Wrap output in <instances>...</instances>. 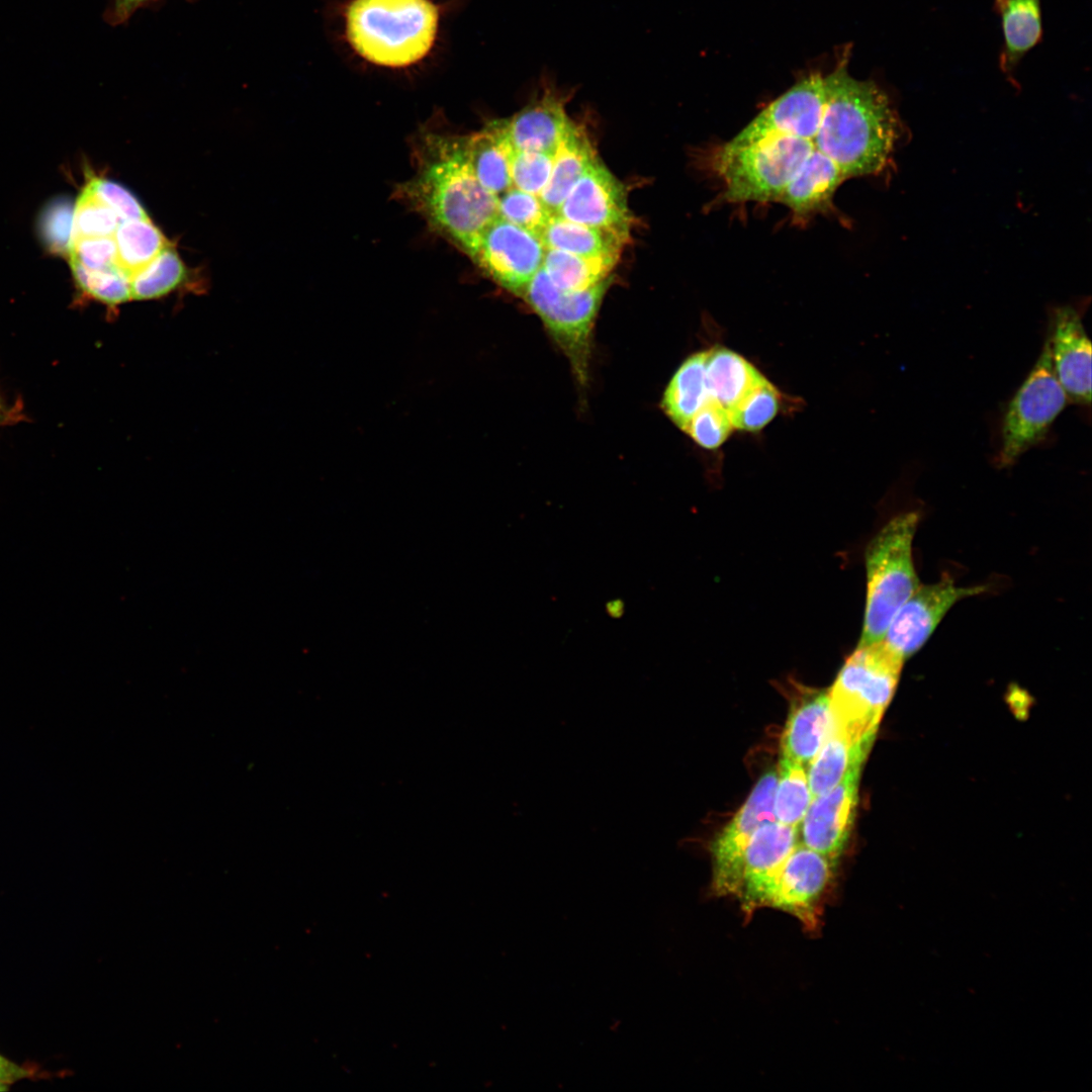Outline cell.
I'll return each instance as SVG.
<instances>
[{
  "instance_id": "obj_18",
  "label": "cell",
  "mask_w": 1092,
  "mask_h": 1092,
  "mask_svg": "<svg viewBox=\"0 0 1092 1092\" xmlns=\"http://www.w3.org/2000/svg\"><path fill=\"white\" fill-rule=\"evenodd\" d=\"M833 727L828 691L806 695L788 717L782 736V754L807 767Z\"/></svg>"
},
{
  "instance_id": "obj_3",
  "label": "cell",
  "mask_w": 1092,
  "mask_h": 1092,
  "mask_svg": "<svg viewBox=\"0 0 1092 1092\" xmlns=\"http://www.w3.org/2000/svg\"><path fill=\"white\" fill-rule=\"evenodd\" d=\"M438 25L439 10L431 0H353L345 13L353 50L387 68L422 61L435 43Z\"/></svg>"
},
{
  "instance_id": "obj_7",
  "label": "cell",
  "mask_w": 1092,
  "mask_h": 1092,
  "mask_svg": "<svg viewBox=\"0 0 1092 1092\" xmlns=\"http://www.w3.org/2000/svg\"><path fill=\"white\" fill-rule=\"evenodd\" d=\"M1069 402L1055 374L1045 336L1036 362L1004 412L996 456L998 466L1013 465L1026 451L1041 442Z\"/></svg>"
},
{
  "instance_id": "obj_39",
  "label": "cell",
  "mask_w": 1092,
  "mask_h": 1092,
  "mask_svg": "<svg viewBox=\"0 0 1092 1092\" xmlns=\"http://www.w3.org/2000/svg\"><path fill=\"white\" fill-rule=\"evenodd\" d=\"M147 1L149 0H113L106 10L105 19L111 25L122 24Z\"/></svg>"
},
{
  "instance_id": "obj_24",
  "label": "cell",
  "mask_w": 1092,
  "mask_h": 1092,
  "mask_svg": "<svg viewBox=\"0 0 1092 1092\" xmlns=\"http://www.w3.org/2000/svg\"><path fill=\"white\" fill-rule=\"evenodd\" d=\"M707 351L687 358L671 377L661 405L666 416L685 430L695 414L711 398L708 393L705 361Z\"/></svg>"
},
{
  "instance_id": "obj_31",
  "label": "cell",
  "mask_w": 1092,
  "mask_h": 1092,
  "mask_svg": "<svg viewBox=\"0 0 1092 1092\" xmlns=\"http://www.w3.org/2000/svg\"><path fill=\"white\" fill-rule=\"evenodd\" d=\"M69 261L75 281L92 298L111 306L131 301L130 280L117 266L88 270Z\"/></svg>"
},
{
  "instance_id": "obj_11",
  "label": "cell",
  "mask_w": 1092,
  "mask_h": 1092,
  "mask_svg": "<svg viewBox=\"0 0 1092 1092\" xmlns=\"http://www.w3.org/2000/svg\"><path fill=\"white\" fill-rule=\"evenodd\" d=\"M833 866L823 854L798 842L777 875L763 908L781 910L794 916L805 928L816 930Z\"/></svg>"
},
{
  "instance_id": "obj_14",
  "label": "cell",
  "mask_w": 1092,
  "mask_h": 1092,
  "mask_svg": "<svg viewBox=\"0 0 1092 1092\" xmlns=\"http://www.w3.org/2000/svg\"><path fill=\"white\" fill-rule=\"evenodd\" d=\"M863 761L855 760L834 788L813 798L800 823L802 843L832 862L839 858L850 833Z\"/></svg>"
},
{
  "instance_id": "obj_26",
  "label": "cell",
  "mask_w": 1092,
  "mask_h": 1092,
  "mask_svg": "<svg viewBox=\"0 0 1092 1092\" xmlns=\"http://www.w3.org/2000/svg\"><path fill=\"white\" fill-rule=\"evenodd\" d=\"M113 238L116 265L130 281L169 246L149 216L120 221Z\"/></svg>"
},
{
  "instance_id": "obj_17",
  "label": "cell",
  "mask_w": 1092,
  "mask_h": 1092,
  "mask_svg": "<svg viewBox=\"0 0 1092 1092\" xmlns=\"http://www.w3.org/2000/svg\"><path fill=\"white\" fill-rule=\"evenodd\" d=\"M567 98L546 80L539 96L513 116L500 119L512 149L554 155L571 122L565 109Z\"/></svg>"
},
{
  "instance_id": "obj_15",
  "label": "cell",
  "mask_w": 1092,
  "mask_h": 1092,
  "mask_svg": "<svg viewBox=\"0 0 1092 1092\" xmlns=\"http://www.w3.org/2000/svg\"><path fill=\"white\" fill-rule=\"evenodd\" d=\"M1046 338L1055 374L1069 401L1091 402V342L1076 308H1055L1050 315Z\"/></svg>"
},
{
  "instance_id": "obj_1",
  "label": "cell",
  "mask_w": 1092,
  "mask_h": 1092,
  "mask_svg": "<svg viewBox=\"0 0 1092 1092\" xmlns=\"http://www.w3.org/2000/svg\"><path fill=\"white\" fill-rule=\"evenodd\" d=\"M414 157L415 173L396 187V198L470 256L497 217L498 196L477 180L464 136L427 131L419 136Z\"/></svg>"
},
{
  "instance_id": "obj_5",
  "label": "cell",
  "mask_w": 1092,
  "mask_h": 1092,
  "mask_svg": "<svg viewBox=\"0 0 1092 1092\" xmlns=\"http://www.w3.org/2000/svg\"><path fill=\"white\" fill-rule=\"evenodd\" d=\"M904 660L884 641L858 646L828 691L833 726L852 743L873 741Z\"/></svg>"
},
{
  "instance_id": "obj_28",
  "label": "cell",
  "mask_w": 1092,
  "mask_h": 1092,
  "mask_svg": "<svg viewBox=\"0 0 1092 1092\" xmlns=\"http://www.w3.org/2000/svg\"><path fill=\"white\" fill-rule=\"evenodd\" d=\"M811 801L806 767L782 754L774 794L776 821L798 828Z\"/></svg>"
},
{
  "instance_id": "obj_33",
  "label": "cell",
  "mask_w": 1092,
  "mask_h": 1092,
  "mask_svg": "<svg viewBox=\"0 0 1092 1092\" xmlns=\"http://www.w3.org/2000/svg\"><path fill=\"white\" fill-rule=\"evenodd\" d=\"M551 215L538 195L515 187L498 195L497 216L539 236Z\"/></svg>"
},
{
  "instance_id": "obj_13",
  "label": "cell",
  "mask_w": 1092,
  "mask_h": 1092,
  "mask_svg": "<svg viewBox=\"0 0 1092 1092\" xmlns=\"http://www.w3.org/2000/svg\"><path fill=\"white\" fill-rule=\"evenodd\" d=\"M555 214L609 232L626 243L630 240L633 216L625 188L598 158L574 184Z\"/></svg>"
},
{
  "instance_id": "obj_16",
  "label": "cell",
  "mask_w": 1092,
  "mask_h": 1092,
  "mask_svg": "<svg viewBox=\"0 0 1092 1092\" xmlns=\"http://www.w3.org/2000/svg\"><path fill=\"white\" fill-rule=\"evenodd\" d=\"M798 843V828L777 821L763 824L749 839L741 862L739 899L745 914L763 908L765 897Z\"/></svg>"
},
{
  "instance_id": "obj_38",
  "label": "cell",
  "mask_w": 1092,
  "mask_h": 1092,
  "mask_svg": "<svg viewBox=\"0 0 1092 1092\" xmlns=\"http://www.w3.org/2000/svg\"><path fill=\"white\" fill-rule=\"evenodd\" d=\"M86 186L111 208L121 221L148 217L134 196L119 184L104 178L93 177Z\"/></svg>"
},
{
  "instance_id": "obj_12",
  "label": "cell",
  "mask_w": 1092,
  "mask_h": 1092,
  "mask_svg": "<svg viewBox=\"0 0 1092 1092\" xmlns=\"http://www.w3.org/2000/svg\"><path fill=\"white\" fill-rule=\"evenodd\" d=\"M985 590L984 585L959 586L948 575L920 584L893 617L884 643L905 661L925 644L954 604Z\"/></svg>"
},
{
  "instance_id": "obj_32",
  "label": "cell",
  "mask_w": 1092,
  "mask_h": 1092,
  "mask_svg": "<svg viewBox=\"0 0 1092 1092\" xmlns=\"http://www.w3.org/2000/svg\"><path fill=\"white\" fill-rule=\"evenodd\" d=\"M121 220L85 186L74 205L71 240L113 237Z\"/></svg>"
},
{
  "instance_id": "obj_2",
  "label": "cell",
  "mask_w": 1092,
  "mask_h": 1092,
  "mask_svg": "<svg viewBox=\"0 0 1092 1092\" xmlns=\"http://www.w3.org/2000/svg\"><path fill=\"white\" fill-rule=\"evenodd\" d=\"M850 47L841 50L824 75L825 101L814 143L845 179L875 175L890 162L901 122L887 92L874 80L848 71Z\"/></svg>"
},
{
  "instance_id": "obj_42",
  "label": "cell",
  "mask_w": 1092,
  "mask_h": 1092,
  "mask_svg": "<svg viewBox=\"0 0 1092 1092\" xmlns=\"http://www.w3.org/2000/svg\"><path fill=\"white\" fill-rule=\"evenodd\" d=\"M7 1090H8V1086L6 1084L0 1082V1092L7 1091Z\"/></svg>"
},
{
  "instance_id": "obj_37",
  "label": "cell",
  "mask_w": 1092,
  "mask_h": 1092,
  "mask_svg": "<svg viewBox=\"0 0 1092 1092\" xmlns=\"http://www.w3.org/2000/svg\"><path fill=\"white\" fill-rule=\"evenodd\" d=\"M69 260L88 270H104L116 265V245L113 237L80 238L71 240Z\"/></svg>"
},
{
  "instance_id": "obj_4",
  "label": "cell",
  "mask_w": 1092,
  "mask_h": 1092,
  "mask_svg": "<svg viewBox=\"0 0 1092 1092\" xmlns=\"http://www.w3.org/2000/svg\"><path fill=\"white\" fill-rule=\"evenodd\" d=\"M822 154L813 139L766 133L745 144L717 148L713 169L729 202H780L812 156Z\"/></svg>"
},
{
  "instance_id": "obj_23",
  "label": "cell",
  "mask_w": 1092,
  "mask_h": 1092,
  "mask_svg": "<svg viewBox=\"0 0 1092 1092\" xmlns=\"http://www.w3.org/2000/svg\"><path fill=\"white\" fill-rule=\"evenodd\" d=\"M546 248L574 255L618 261L626 244L619 237L552 214L540 233Z\"/></svg>"
},
{
  "instance_id": "obj_41",
  "label": "cell",
  "mask_w": 1092,
  "mask_h": 1092,
  "mask_svg": "<svg viewBox=\"0 0 1092 1092\" xmlns=\"http://www.w3.org/2000/svg\"><path fill=\"white\" fill-rule=\"evenodd\" d=\"M5 414H6V413H5V410H4V406H3V403L1 402V399H0V424H1V422H2L3 420H4V418H5Z\"/></svg>"
},
{
  "instance_id": "obj_40",
  "label": "cell",
  "mask_w": 1092,
  "mask_h": 1092,
  "mask_svg": "<svg viewBox=\"0 0 1092 1092\" xmlns=\"http://www.w3.org/2000/svg\"><path fill=\"white\" fill-rule=\"evenodd\" d=\"M31 1076V1072L0 1054V1082L13 1084Z\"/></svg>"
},
{
  "instance_id": "obj_9",
  "label": "cell",
  "mask_w": 1092,
  "mask_h": 1092,
  "mask_svg": "<svg viewBox=\"0 0 1092 1092\" xmlns=\"http://www.w3.org/2000/svg\"><path fill=\"white\" fill-rule=\"evenodd\" d=\"M545 250L538 234L497 216L481 233L469 257L494 282L521 295L542 268Z\"/></svg>"
},
{
  "instance_id": "obj_27",
  "label": "cell",
  "mask_w": 1092,
  "mask_h": 1092,
  "mask_svg": "<svg viewBox=\"0 0 1092 1092\" xmlns=\"http://www.w3.org/2000/svg\"><path fill=\"white\" fill-rule=\"evenodd\" d=\"M616 264V260L582 257L546 248L542 268L559 288L584 290L608 279Z\"/></svg>"
},
{
  "instance_id": "obj_10",
  "label": "cell",
  "mask_w": 1092,
  "mask_h": 1092,
  "mask_svg": "<svg viewBox=\"0 0 1092 1092\" xmlns=\"http://www.w3.org/2000/svg\"><path fill=\"white\" fill-rule=\"evenodd\" d=\"M776 769L766 770L746 802L711 844L712 889L718 896L737 897L745 847L757 828L775 822Z\"/></svg>"
},
{
  "instance_id": "obj_36",
  "label": "cell",
  "mask_w": 1092,
  "mask_h": 1092,
  "mask_svg": "<svg viewBox=\"0 0 1092 1092\" xmlns=\"http://www.w3.org/2000/svg\"><path fill=\"white\" fill-rule=\"evenodd\" d=\"M74 205L63 198L48 205L41 215L40 229L49 250L68 255L72 237Z\"/></svg>"
},
{
  "instance_id": "obj_19",
  "label": "cell",
  "mask_w": 1092,
  "mask_h": 1092,
  "mask_svg": "<svg viewBox=\"0 0 1092 1092\" xmlns=\"http://www.w3.org/2000/svg\"><path fill=\"white\" fill-rule=\"evenodd\" d=\"M994 10L1001 19L1004 38L999 67L1014 81L1020 61L1042 39L1040 0H994Z\"/></svg>"
},
{
  "instance_id": "obj_20",
  "label": "cell",
  "mask_w": 1092,
  "mask_h": 1092,
  "mask_svg": "<svg viewBox=\"0 0 1092 1092\" xmlns=\"http://www.w3.org/2000/svg\"><path fill=\"white\" fill-rule=\"evenodd\" d=\"M597 158L584 128L571 120L553 156L549 180L539 195L552 214Z\"/></svg>"
},
{
  "instance_id": "obj_22",
  "label": "cell",
  "mask_w": 1092,
  "mask_h": 1092,
  "mask_svg": "<svg viewBox=\"0 0 1092 1092\" xmlns=\"http://www.w3.org/2000/svg\"><path fill=\"white\" fill-rule=\"evenodd\" d=\"M705 374L709 396L729 412L765 378L744 357L723 347L707 350Z\"/></svg>"
},
{
  "instance_id": "obj_6",
  "label": "cell",
  "mask_w": 1092,
  "mask_h": 1092,
  "mask_svg": "<svg viewBox=\"0 0 1092 1092\" xmlns=\"http://www.w3.org/2000/svg\"><path fill=\"white\" fill-rule=\"evenodd\" d=\"M918 522V513H902L868 545L867 602L858 646L882 641L897 611L920 585L912 556Z\"/></svg>"
},
{
  "instance_id": "obj_35",
  "label": "cell",
  "mask_w": 1092,
  "mask_h": 1092,
  "mask_svg": "<svg viewBox=\"0 0 1092 1092\" xmlns=\"http://www.w3.org/2000/svg\"><path fill=\"white\" fill-rule=\"evenodd\" d=\"M552 154L535 151H514L511 158L512 187L540 195L552 169Z\"/></svg>"
},
{
  "instance_id": "obj_21",
  "label": "cell",
  "mask_w": 1092,
  "mask_h": 1092,
  "mask_svg": "<svg viewBox=\"0 0 1092 1092\" xmlns=\"http://www.w3.org/2000/svg\"><path fill=\"white\" fill-rule=\"evenodd\" d=\"M465 149L480 184L495 195L512 187L511 158L514 153L502 120H492L467 136Z\"/></svg>"
},
{
  "instance_id": "obj_8",
  "label": "cell",
  "mask_w": 1092,
  "mask_h": 1092,
  "mask_svg": "<svg viewBox=\"0 0 1092 1092\" xmlns=\"http://www.w3.org/2000/svg\"><path fill=\"white\" fill-rule=\"evenodd\" d=\"M611 281L609 277L584 290H564L541 268L521 293L564 351L580 382L586 381L592 331Z\"/></svg>"
},
{
  "instance_id": "obj_25",
  "label": "cell",
  "mask_w": 1092,
  "mask_h": 1092,
  "mask_svg": "<svg viewBox=\"0 0 1092 1092\" xmlns=\"http://www.w3.org/2000/svg\"><path fill=\"white\" fill-rule=\"evenodd\" d=\"M873 741L852 743L843 733L832 727L826 741L808 765V782L812 799L834 788L851 764L866 756Z\"/></svg>"
},
{
  "instance_id": "obj_30",
  "label": "cell",
  "mask_w": 1092,
  "mask_h": 1092,
  "mask_svg": "<svg viewBox=\"0 0 1092 1092\" xmlns=\"http://www.w3.org/2000/svg\"><path fill=\"white\" fill-rule=\"evenodd\" d=\"M779 408V390L764 378L730 411L733 428L746 432L759 431L774 420Z\"/></svg>"
},
{
  "instance_id": "obj_29",
  "label": "cell",
  "mask_w": 1092,
  "mask_h": 1092,
  "mask_svg": "<svg viewBox=\"0 0 1092 1092\" xmlns=\"http://www.w3.org/2000/svg\"><path fill=\"white\" fill-rule=\"evenodd\" d=\"M185 278V266L169 245L131 279V300L161 298L177 289Z\"/></svg>"
},
{
  "instance_id": "obj_34",
  "label": "cell",
  "mask_w": 1092,
  "mask_h": 1092,
  "mask_svg": "<svg viewBox=\"0 0 1092 1092\" xmlns=\"http://www.w3.org/2000/svg\"><path fill=\"white\" fill-rule=\"evenodd\" d=\"M734 430L730 412L716 399L709 398L684 430L705 449L720 447Z\"/></svg>"
}]
</instances>
